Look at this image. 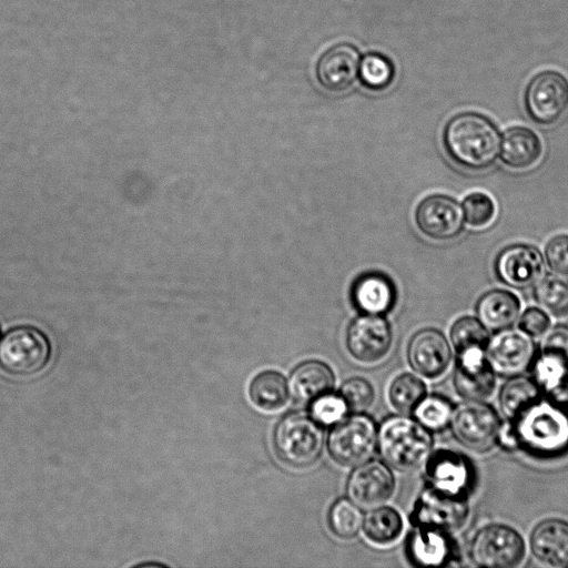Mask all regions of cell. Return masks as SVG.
I'll list each match as a JSON object with an SVG mask.
<instances>
[{
  "label": "cell",
  "mask_w": 568,
  "mask_h": 568,
  "mask_svg": "<svg viewBox=\"0 0 568 568\" xmlns=\"http://www.w3.org/2000/svg\"><path fill=\"white\" fill-rule=\"evenodd\" d=\"M359 54L348 43H339L325 51L316 64V77L323 88L332 92L346 90L355 80Z\"/></svg>",
  "instance_id": "ffe728a7"
},
{
  "label": "cell",
  "mask_w": 568,
  "mask_h": 568,
  "mask_svg": "<svg viewBox=\"0 0 568 568\" xmlns=\"http://www.w3.org/2000/svg\"><path fill=\"white\" fill-rule=\"evenodd\" d=\"M394 491L395 477L390 468L376 459L355 466L346 483L347 496L361 507L383 505Z\"/></svg>",
  "instance_id": "2e32d148"
},
{
  "label": "cell",
  "mask_w": 568,
  "mask_h": 568,
  "mask_svg": "<svg viewBox=\"0 0 568 568\" xmlns=\"http://www.w3.org/2000/svg\"><path fill=\"white\" fill-rule=\"evenodd\" d=\"M546 395L568 413V377Z\"/></svg>",
  "instance_id": "b9f144b4"
},
{
  "label": "cell",
  "mask_w": 568,
  "mask_h": 568,
  "mask_svg": "<svg viewBox=\"0 0 568 568\" xmlns=\"http://www.w3.org/2000/svg\"><path fill=\"white\" fill-rule=\"evenodd\" d=\"M364 514L359 506L349 498L337 499L329 508L328 525L334 535L349 539L362 529Z\"/></svg>",
  "instance_id": "1f68e13d"
},
{
  "label": "cell",
  "mask_w": 568,
  "mask_h": 568,
  "mask_svg": "<svg viewBox=\"0 0 568 568\" xmlns=\"http://www.w3.org/2000/svg\"><path fill=\"white\" fill-rule=\"evenodd\" d=\"M454 550L449 532L437 529L417 527L408 542V555L419 566H444L453 559Z\"/></svg>",
  "instance_id": "d4e9b609"
},
{
  "label": "cell",
  "mask_w": 568,
  "mask_h": 568,
  "mask_svg": "<svg viewBox=\"0 0 568 568\" xmlns=\"http://www.w3.org/2000/svg\"><path fill=\"white\" fill-rule=\"evenodd\" d=\"M499 154L506 166L526 170L540 160L542 142L531 129L520 125L511 126L504 132Z\"/></svg>",
  "instance_id": "603a6c76"
},
{
  "label": "cell",
  "mask_w": 568,
  "mask_h": 568,
  "mask_svg": "<svg viewBox=\"0 0 568 568\" xmlns=\"http://www.w3.org/2000/svg\"><path fill=\"white\" fill-rule=\"evenodd\" d=\"M425 476L429 487L460 498H468L476 483L471 460L452 449L432 452L425 463Z\"/></svg>",
  "instance_id": "30bf717a"
},
{
  "label": "cell",
  "mask_w": 568,
  "mask_h": 568,
  "mask_svg": "<svg viewBox=\"0 0 568 568\" xmlns=\"http://www.w3.org/2000/svg\"><path fill=\"white\" fill-rule=\"evenodd\" d=\"M339 395L345 400L348 409L354 413H363L374 402L375 392L373 385L363 377H351L341 386Z\"/></svg>",
  "instance_id": "74e56055"
},
{
  "label": "cell",
  "mask_w": 568,
  "mask_h": 568,
  "mask_svg": "<svg viewBox=\"0 0 568 568\" xmlns=\"http://www.w3.org/2000/svg\"><path fill=\"white\" fill-rule=\"evenodd\" d=\"M465 221L473 229L488 226L496 216V204L493 197L480 191L468 194L463 202Z\"/></svg>",
  "instance_id": "d590c367"
},
{
  "label": "cell",
  "mask_w": 568,
  "mask_h": 568,
  "mask_svg": "<svg viewBox=\"0 0 568 568\" xmlns=\"http://www.w3.org/2000/svg\"><path fill=\"white\" fill-rule=\"evenodd\" d=\"M407 358L416 373L426 378H437L450 365L452 346L440 331L426 327L416 332L410 338Z\"/></svg>",
  "instance_id": "e0dca14e"
},
{
  "label": "cell",
  "mask_w": 568,
  "mask_h": 568,
  "mask_svg": "<svg viewBox=\"0 0 568 568\" xmlns=\"http://www.w3.org/2000/svg\"><path fill=\"white\" fill-rule=\"evenodd\" d=\"M529 369L534 381L547 394L568 377V361L559 353L540 348Z\"/></svg>",
  "instance_id": "f546056e"
},
{
  "label": "cell",
  "mask_w": 568,
  "mask_h": 568,
  "mask_svg": "<svg viewBox=\"0 0 568 568\" xmlns=\"http://www.w3.org/2000/svg\"><path fill=\"white\" fill-rule=\"evenodd\" d=\"M524 104L537 124L557 122L568 109V80L558 71L546 70L532 77L526 87Z\"/></svg>",
  "instance_id": "9c48e42d"
},
{
  "label": "cell",
  "mask_w": 568,
  "mask_h": 568,
  "mask_svg": "<svg viewBox=\"0 0 568 568\" xmlns=\"http://www.w3.org/2000/svg\"><path fill=\"white\" fill-rule=\"evenodd\" d=\"M432 432L415 418L389 416L378 427L377 447L384 462L398 470H412L432 454Z\"/></svg>",
  "instance_id": "3957f363"
},
{
  "label": "cell",
  "mask_w": 568,
  "mask_h": 568,
  "mask_svg": "<svg viewBox=\"0 0 568 568\" xmlns=\"http://www.w3.org/2000/svg\"><path fill=\"white\" fill-rule=\"evenodd\" d=\"M287 382L291 397L300 404H310L316 397L333 390L335 375L326 363L311 359L298 364Z\"/></svg>",
  "instance_id": "44dd1931"
},
{
  "label": "cell",
  "mask_w": 568,
  "mask_h": 568,
  "mask_svg": "<svg viewBox=\"0 0 568 568\" xmlns=\"http://www.w3.org/2000/svg\"><path fill=\"white\" fill-rule=\"evenodd\" d=\"M540 348L559 353L568 361V325L557 324L549 328L545 334Z\"/></svg>",
  "instance_id": "60d3db41"
},
{
  "label": "cell",
  "mask_w": 568,
  "mask_h": 568,
  "mask_svg": "<svg viewBox=\"0 0 568 568\" xmlns=\"http://www.w3.org/2000/svg\"><path fill=\"white\" fill-rule=\"evenodd\" d=\"M454 405L444 396L425 395L413 413L415 419L430 432H440L449 427Z\"/></svg>",
  "instance_id": "836d02e7"
},
{
  "label": "cell",
  "mask_w": 568,
  "mask_h": 568,
  "mask_svg": "<svg viewBox=\"0 0 568 568\" xmlns=\"http://www.w3.org/2000/svg\"><path fill=\"white\" fill-rule=\"evenodd\" d=\"M501 422L497 410L486 400L464 399L454 406L449 427L464 447L485 453L497 445Z\"/></svg>",
  "instance_id": "ba28073f"
},
{
  "label": "cell",
  "mask_w": 568,
  "mask_h": 568,
  "mask_svg": "<svg viewBox=\"0 0 568 568\" xmlns=\"http://www.w3.org/2000/svg\"><path fill=\"white\" fill-rule=\"evenodd\" d=\"M496 376L486 359L485 349L457 354L453 385L463 399L486 400L495 390Z\"/></svg>",
  "instance_id": "ac0fdd59"
},
{
  "label": "cell",
  "mask_w": 568,
  "mask_h": 568,
  "mask_svg": "<svg viewBox=\"0 0 568 568\" xmlns=\"http://www.w3.org/2000/svg\"><path fill=\"white\" fill-rule=\"evenodd\" d=\"M393 341L388 322L376 314L356 317L346 332V347L356 361L373 364L383 359Z\"/></svg>",
  "instance_id": "5bb4252c"
},
{
  "label": "cell",
  "mask_w": 568,
  "mask_h": 568,
  "mask_svg": "<svg viewBox=\"0 0 568 568\" xmlns=\"http://www.w3.org/2000/svg\"><path fill=\"white\" fill-rule=\"evenodd\" d=\"M359 77L362 83L371 90H383L394 79L393 63L379 53H368L359 61Z\"/></svg>",
  "instance_id": "e575fe53"
},
{
  "label": "cell",
  "mask_w": 568,
  "mask_h": 568,
  "mask_svg": "<svg viewBox=\"0 0 568 568\" xmlns=\"http://www.w3.org/2000/svg\"><path fill=\"white\" fill-rule=\"evenodd\" d=\"M529 548L544 566L568 567V521L557 517L538 521L530 531Z\"/></svg>",
  "instance_id": "d6986e66"
},
{
  "label": "cell",
  "mask_w": 568,
  "mask_h": 568,
  "mask_svg": "<svg viewBox=\"0 0 568 568\" xmlns=\"http://www.w3.org/2000/svg\"><path fill=\"white\" fill-rule=\"evenodd\" d=\"M377 434L378 428L369 416L354 413L335 423L327 436V452L338 465L355 467L374 455Z\"/></svg>",
  "instance_id": "5b68a950"
},
{
  "label": "cell",
  "mask_w": 568,
  "mask_h": 568,
  "mask_svg": "<svg viewBox=\"0 0 568 568\" xmlns=\"http://www.w3.org/2000/svg\"><path fill=\"white\" fill-rule=\"evenodd\" d=\"M470 561L484 568H513L526 556V542L511 526L491 523L480 527L471 538Z\"/></svg>",
  "instance_id": "8992f818"
},
{
  "label": "cell",
  "mask_w": 568,
  "mask_h": 568,
  "mask_svg": "<svg viewBox=\"0 0 568 568\" xmlns=\"http://www.w3.org/2000/svg\"><path fill=\"white\" fill-rule=\"evenodd\" d=\"M545 395L531 376H510L498 393V405L506 420H513L528 405Z\"/></svg>",
  "instance_id": "484cf974"
},
{
  "label": "cell",
  "mask_w": 568,
  "mask_h": 568,
  "mask_svg": "<svg viewBox=\"0 0 568 568\" xmlns=\"http://www.w3.org/2000/svg\"><path fill=\"white\" fill-rule=\"evenodd\" d=\"M403 526L402 516L395 508L379 505L364 515L362 529L373 542L387 545L399 538Z\"/></svg>",
  "instance_id": "83f0119b"
},
{
  "label": "cell",
  "mask_w": 568,
  "mask_h": 568,
  "mask_svg": "<svg viewBox=\"0 0 568 568\" xmlns=\"http://www.w3.org/2000/svg\"><path fill=\"white\" fill-rule=\"evenodd\" d=\"M325 444L322 425L311 414L292 412L283 416L273 432L277 457L286 465L305 468L321 456Z\"/></svg>",
  "instance_id": "277c9868"
},
{
  "label": "cell",
  "mask_w": 568,
  "mask_h": 568,
  "mask_svg": "<svg viewBox=\"0 0 568 568\" xmlns=\"http://www.w3.org/2000/svg\"><path fill=\"white\" fill-rule=\"evenodd\" d=\"M415 221L426 236L447 241L463 232L465 216L463 207L454 197L433 194L417 205Z\"/></svg>",
  "instance_id": "9a60e30c"
},
{
  "label": "cell",
  "mask_w": 568,
  "mask_h": 568,
  "mask_svg": "<svg viewBox=\"0 0 568 568\" xmlns=\"http://www.w3.org/2000/svg\"><path fill=\"white\" fill-rule=\"evenodd\" d=\"M425 395V383L418 376L410 373L398 375L392 382L388 390L392 406L403 414L413 413Z\"/></svg>",
  "instance_id": "d6a6232c"
},
{
  "label": "cell",
  "mask_w": 568,
  "mask_h": 568,
  "mask_svg": "<svg viewBox=\"0 0 568 568\" xmlns=\"http://www.w3.org/2000/svg\"><path fill=\"white\" fill-rule=\"evenodd\" d=\"M476 315L490 332L511 327L520 314V300L507 290L495 288L484 293L476 303Z\"/></svg>",
  "instance_id": "cb8c5ba5"
},
{
  "label": "cell",
  "mask_w": 568,
  "mask_h": 568,
  "mask_svg": "<svg viewBox=\"0 0 568 568\" xmlns=\"http://www.w3.org/2000/svg\"><path fill=\"white\" fill-rule=\"evenodd\" d=\"M396 288L385 274L369 272L358 276L352 286V301L365 314H383L395 304Z\"/></svg>",
  "instance_id": "7402d4cb"
},
{
  "label": "cell",
  "mask_w": 568,
  "mask_h": 568,
  "mask_svg": "<svg viewBox=\"0 0 568 568\" xmlns=\"http://www.w3.org/2000/svg\"><path fill=\"white\" fill-rule=\"evenodd\" d=\"M537 352L532 337L509 327L489 337L485 355L496 375L510 377L528 371Z\"/></svg>",
  "instance_id": "8fae6325"
},
{
  "label": "cell",
  "mask_w": 568,
  "mask_h": 568,
  "mask_svg": "<svg viewBox=\"0 0 568 568\" xmlns=\"http://www.w3.org/2000/svg\"><path fill=\"white\" fill-rule=\"evenodd\" d=\"M248 395L256 407L268 412L282 408L291 397L285 376L272 369L263 371L252 378Z\"/></svg>",
  "instance_id": "4316f807"
},
{
  "label": "cell",
  "mask_w": 568,
  "mask_h": 568,
  "mask_svg": "<svg viewBox=\"0 0 568 568\" xmlns=\"http://www.w3.org/2000/svg\"><path fill=\"white\" fill-rule=\"evenodd\" d=\"M550 318L546 311L540 307L526 308L518 321V328L532 338L544 336L550 328Z\"/></svg>",
  "instance_id": "ab89813d"
},
{
  "label": "cell",
  "mask_w": 568,
  "mask_h": 568,
  "mask_svg": "<svg viewBox=\"0 0 568 568\" xmlns=\"http://www.w3.org/2000/svg\"><path fill=\"white\" fill-rule=\"evenodd\" d=\"M548 267L556 274L568 276V234L552 236L545 246Z\"/></svg>",
  "instance_id": "f35d334b"
},
{
  "label": "cell",
  "mask_w": 568,
  "mask_h": 568,
  "mask_svg": "<svg viewBox=\"0 0 568 568\" xmlns=\"http://www.w3.org/2000/svg\"><path fill=\"white\" fill-rule=\"evenodd\" d=\"M469 513L468 498L455 497L428 486L419 495L412 518L416 528L452 532L465 525Z\"/></svg>",
  "instance_id": "7c38bea8"
},
{
  "label": "cell",
  "mask_w": 568,
  "mask_h": 568,
  "mask_svg": "<svg viewBox=\"0 0 568 568\" xmlns=\"http://www.w3.org/2000/svg\"><path fill=\"white\" fill-rule=\"evenodd\" d=\"M536 303L555 317L568 316V278L561 275H547L534 287Z\"/></svg>",
  "instance_id": "f1b7e54d"
},
{
  "label": "cell",
  "mask_w": 568,
  "mask_h": 568,
  "mask_svg": "<svg viewBox=\"0 0 568 568\" xmlns=\"http://www.w3.org/2000/svg\"><path fill=\"white\" fill-rule=\"evenodd\" d=\"M50 354L47 336L36 327H14L0 341V367L13 376H30L41 372Z\"/></svg>",
  "instance_id": "52a82bcc"
},
{
  "label": "cell",
  "mask_w": 568,
  "mask_h": 568,
  "mask_svg": "<svg viewBox=\"0 0 568 568\" xmlns=\"http://www.w3.org/2000/svg\"><path fill=\"white\" fill-rule=\"evenodd\" d=\"M311 416L323 425H332L344 418L348 407L339 394L325 393L310 404Z\"/></svg>",
  "instance_id": "8d00e7d4"
},
{
  "label": "cell",
  "mask_w": 568,
  "mask_h": 568,
  "mask_svg": "<svg viewBox=\"0 0 568 568\" xmlns=\"http://www.w3.org/2000/svg\"><path fill=\"white\" fill-rule=\"evenodd\" d=\"M508 422L517 449L540 458L558 457L568 452V413L546 394Z\"/></svg>",
  "instance_id": "6da1fadb"
},
{
  "label": "cell",
  "mask_w": 568,
  "mask_h": 568,
  "mask_svg": "<svg viewBox=\"0 0 568 568\" xmlns=\"http://www.w3.org/2000/svg\"><path fill=\"white\" fill-rule=\"evenodd\" d=\"M501 136L496 124L478 112H462L448 120L443 132V144L449 158L458 165L483 171L498 158Z\"/></svg>",
  "instance_id": "7a4b0ae2"
},
{
  "label": "cell",
  "mask_w": 568,
  "mask_h": 568,
  "mask_svg": "<svg viewBox=\"0 0 568 568\" xmlns=\"http://www.w3.org/2000/svg\"><path fill=\"white\" fill-rule=\"evenodd\" d=\"M449 336L456 354L469 349H486L490 337L489 331L474 316L457 318L450 327Z\"/></svg>",
  "instance_id": "4dcf8cb0"
},
{
  "label": "cell",
  "mask_w": 568,
  "mask_h": 568,
  "mask_svg": "<svg viewBox=\"0 0 568 568\" xmlns=\"http://www.w3.org/2000/svg\"><path fill=\"white\" fill-rule=\"evenodd\" d=\"M545 263L541 252L534 245L517 243L504 247L496 256V277L515 290L535 285L544 274Z\"/></svg>",
  "instance_id": "4fadbf2b"
}]
</instances>
